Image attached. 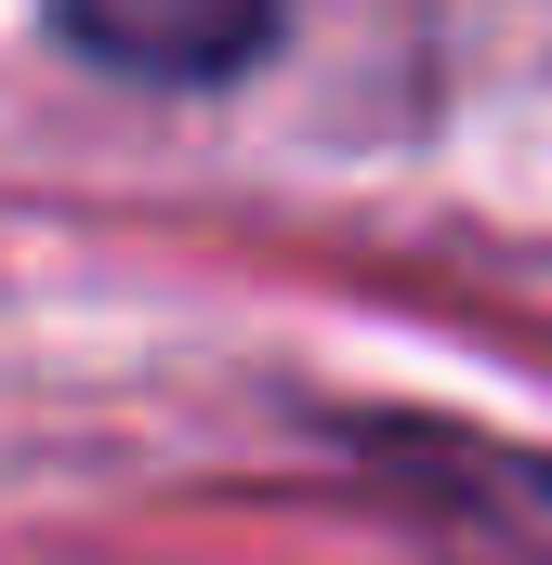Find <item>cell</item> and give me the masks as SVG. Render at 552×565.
<instances>
[{
	"mask_svg": "<svg viewBox=\"0 0 552 565\" xmlns=\"http://www.w3.org/2000/svg\"><path fill=\"white\" fill-rule=\"evenodd\" d=\"M53 26L119 79H237L289 26V0H53Z\"/></svg>",
	"mask_w": 552,
	"mask_h": 565,
	"instance_id": "6da1fadb",
	"label": "cell"
}]
</instances>
